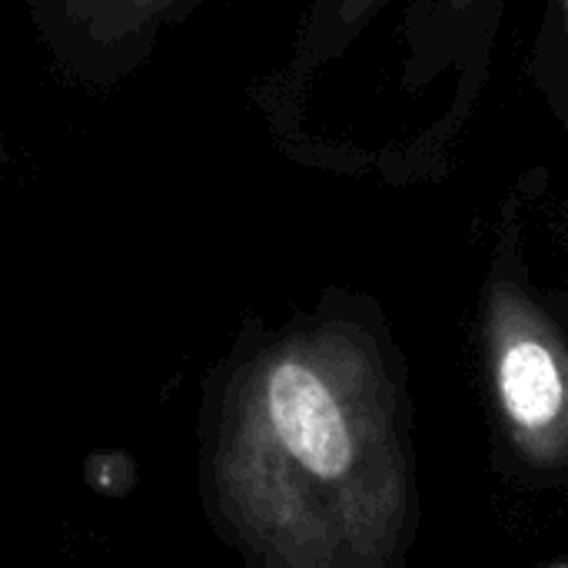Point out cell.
Returning a JSON list of instances; mask_svg holds the SVG:
<instances>
[{
    "instance_id": "1",
    "label": "cell",
    "mask_w": 568,
    "mask_h": 568,
    "mask_svg": "<svg viewBox=\"0 0 568 568\" xmlns=\"http://www.w3.org/2000/svg\"><path fill=\"white\" fill-rule=\"evenodd\" d=\"M193 0H43V13L53 20V37L70 40L83 53H126L133 57L140 43Z\"/></svg>"
},
{
    "instance_id": "2",
    "label": "cell",
    "mask_w": 568,
    "mask_h": 568,
    "mask_svg": "<svg viewBox=\"0 0 568 568\" xmlns=\"http://www.w3.org/2000/svg\"><path fill=\"white\" fill-rule=\"evenodd\" d=\"M499 393L516 426L542 429L566 403L562 373L552 353L536 339H516L499 363Z\"/></svg>"
},
{
    "instance_id": "3",
    "label": "cell",
    "mask_w": 568,
    "mask_h": 568,
    "mask_svg": "<svg viewBox=\"0 0 568 568\" xmlns=\"http://www.w3.org/2000/svg\"><path fill=\"white\" fill-rule=\"evenodd\" d=\"M566 3H568V0H566Z\"/></svg>"
}]
</instances>
